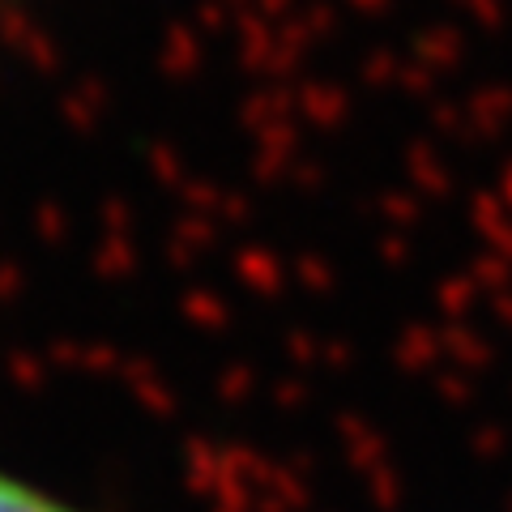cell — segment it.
I'll list each match as a JSON object with an SVG mask.
<instances>
[{"label": "cell", "instance_id": "obj_1", "mask_svg": "<svg viewBox=\"0 0 512 512\" xmlns=\"http://www.w3.org/2000/svg\"><path fill=\"white\" fill-rule=\"evenodd\" d=\"M0 512H77V508L60 504V500H52V495H43L35 487H26L9 474H0Z\"/></svg>", "mask_w": 512, "mask_h": 512}]
</instances>
